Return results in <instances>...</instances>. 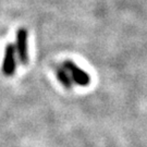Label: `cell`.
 <instances>
[{
  "label": "cell",
  "instance_id": "1",
  "mask_svg": "<svg viewBox=\"0 0 147 147\" xmlns=\"http://www.w3.org/2000/svg\"><path fill=\"white\" fill-rule=\"evenodd\" d=\"M62 67L68 71L69 75L72 79L73 83H75L79 86H82V87H86L89 85V83H90L89 74L86 71H84L83 69L80 68L79 65L76 63H74L72 60H65L63 62Z\"/></svg>",
  "mask_w": 147,
  "mask_h": 147
},
{
  "label": "cell",
  "instance_id": "2",
  "mask_svg": "<svg viewBox=\"0 0 147 147\" xmlns=\"http://www.w3.org/2000/svg\"><path fill=\"white\" fill-rule=\"evenodd\" d=\"M16 53L14 45L10 42L5 47V53H3V60L1 65V71L5 76L10 78L16 74Z\"/></svg>",
  "mask_w": 147,
  "mask_h": 147
},
{
  "label": "cell",
  "instance_id": "3",
  "mask_svg": "<svg viewBox=\"0 0 147 147\" xmlns=\"http://www.w3.org/2000/svg\"><path fill=\"white\" fill-rule=\"evenodd\" d=\"M14 47L19 61L22 64H26L28 62V53H27V31L25 28L22 27L18 30Z\"/></svg>",
  "mask_w": 147,
  "mask_h": 147
},
{
  "label": "cell",
  "instance_id": "4",
  "mask_svg": "<svg viewBox=\"0 0 147 147\" xmlns=\"http://www.w3.org/2000/svg\"><path fill=\"white\" fill-rule=\"evenodd\" d=\"M55 72H56V76L58 81L61 83L64 88L67 89H71L73 87V82H72V79L70 78L68 71L63 68L62 65H58L55 68Z\"/></svg>",
  "mask_w": 147,
  "mask_h": 147
}]
</instances>
